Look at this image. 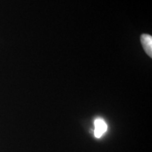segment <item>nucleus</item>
<instances>
[{"label": "nucleus", "mask_w": 152, "mask_h": 152, "mask_svg": "<svg viewBox=\"0 0 152 152\" xmlns=\"http://www.w3.org/2000/svg\"><path fill=\"white\" fill-rule=\"evenodd\" d=\"M142 47L149 57H152V37L147 34H143L141 36Z\"/></svg>", "instance_id": "nucleus-2"}, {"label": "nucleus", "mask_w": 152, "mask_h": 152, "mask_svg": "<svg viewBox=\"0 0 152 152\" xmlns=\"http://www.w3.org/2000/svg\"><path fill=\"white\" fill-rule=\"evenodd\" d=\"M94 134L95 137L100 138L105 134L107 130V125L104 119L98 118L94 121Z\"/></svg>", "instance_id": "nucleus-1"}]
</instances>
